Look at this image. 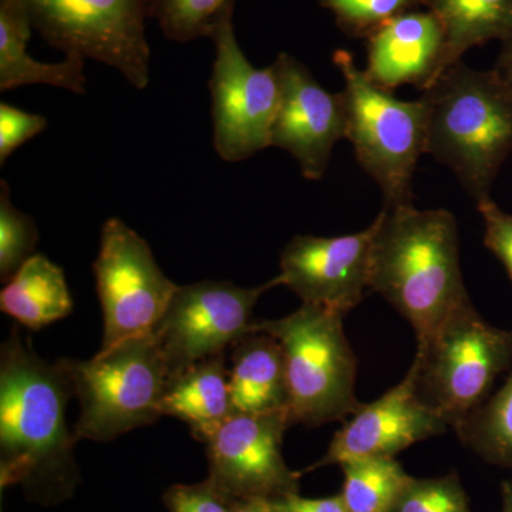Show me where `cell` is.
Here are the masks:
<instances>
[{
    "instance_id": "8",
    "label": "cell",
    "mask_w": 512,
    "mask_h": 512,
    "mask_svg": "<svg viewBox=\"0 0 512 512\" xmlns=\"http://www.w3.org/2000/svg\"><path fill=\"white\" fill-rule=\"evenodd\" d=\"M33 29L66 56L107 64L131 86L150 83L151 0H25Z\"/></svg>"
},
{
    "instance_id": "16",
    "label": "cell",
    "mask_w": 512,
    "mask_h": 512,
    "mask_svg": "<svg viewBox=\"0 0 512 512\" xmlns=\"http://www.w3.org/2000/svg\"><path fill=\"white\" fill-rule=\"evenodd\" d=\"M365 72L384 90L412 84L429 90L440 77L446 39L440 20L430 10H410L366 39Z\"/></svg>"
},
{
    "instance_id": "19",
    "label": "cell",
    "mask_w": 512,
    "mask_h": 512,
    "mask_svg": "<svg viewBox=\"0 0 512 512\" xmlns=\"http://www.w3.org/2000/svg\"><path fill=\"white\" fill-rule=\"evenodd\" d=\"M161 413L183 421L195 439L207 443L234 413L225 355L202 360L170 377Z\"/></svg>"
},
{
    "instance_id": "2",
    "label": "cell",
    "mask_w": 512,
    "mask_h": 512,
    "mask_svg": "<svg viewBox=\"0 0 512 512\" xmlns=\"http://www.w3.org/2000/svg\"><path fill=\"white\" fill-rule=\"evenodd\" d=\"M370 264V291L412 325L417 348L470 301L460 264L456 217L414 205L383 207Z\"/></svg>"
},
{
    "instance_id": "33",
    "label": "cell",
    "mask_w": 512,
    "mask_h": 512,
    "mask_svg": "<svg viewBox=\"0 0 512 512\" xmlns=\"http://www.w3.org/2000/svg\"><path fill=\"white\" fill-rule=\"evenodd\" d=\"M231 512H274L265 500L232 501Z\"/></svg>"
},
{
    "instance_id": "22",
    "label": "cell",
    "mask_w": 512,
    "mask_h": 512,
    "mask_svg": "<svg viewBox=\"0 0 512 512\" xmlns=\"http://www.w3.org/2000/svg\"><path fill=\"white\" fill-rule=\"evenodd\" d=\"M508 372L500 390L453 430L485 463L512 470V367Z\"/></svg>"
},
{
    "instance_id": "7",
    "label": "cell",
    "mask_w": 512,
    "mask_h": 512,
    "mask_svg": "<svg viewBox=\"0 0 512 512\" xmlns=\"http://www.w3.org/2000/svg\"><path fill=\"white\" fill-rule=\"evenodd\" d=\"M417 390L454 429L488 399L497 377L512 367V329L495 328L467 301L426 345L417 348Z\"/></svg>"
},
{
    "instance_id": "32",
    "label": "cell",
    "mask_w": 512,
    "mask_h": 512,
    "mask_svg": "<svg viewBox=\"0 0 512 512\" xmlns=\"http://www.w3.org/2000/svg\"><path fill=\"white\" fill-rule=\"evenodd\" d=\"M494 70L512 83V37L508 42L503 43V49H501Z\"/></svg>"
},
{
    "instance_id": "13",
    "label": "cell",
    "mask_w": 512,
    "mask_h": 512,
    "mask_svg": "<svg viewBox=\"0 0 512 512\" xmlns=\"http://www.w3.org/2000/svg\"><path fill=\"white\" fill-rule=\"evenodd\" d=\"M281 100L271 130V147L291 154L306 180L319 181L328 171L333 147L346 136L343 93L320 86L308 67L288 53L274 63Z\"/></svg>"
},
{
    "instance_id": "31",
    "label": "cell",
    "mask_w": 512,
    "mask_h": 512,
    "mask_svg": "<svg viewBox=\"0 0 512 512\" xmlns=\"http://www.w3.org/2000/svg\"><path fill=\"white\" fill-rule=\"evenodd\" d=\"M274 512H349L340 494L308 498L299 493L284 495L268 501Z\"/></svg>"
},
{
    "instance_id": "18",
    "label": "cell",
    "mask_w": 512,
    "mask_h": 512,
    "mask_svg": "<svg viewBox=\"0 0 512 512\" xmlns=\"http://www.w3.org/2000/svg\"><path fill=\"white\" fill-rule=\"evenodd\" d=\"M229 350V389L234 412H288L285 360L278 340L269 333L252 330Z\"/></svg>"
},
{
    "instance_id": "12",
    "label": "cell",
    "mask_w": 512,
    "mask_h": 512,
    "mask_svg": "<svg viewBox=\"0 0 512 512\" xmlns=\"http://www.w3.org/2000/svg\"><path fill=\"white\" fill-rule=\"evenodd\" d=\"M292 424L286 410L232 413L205 443L208 480L231 501H271L299 493L302 474L291 470L282 454Z\"/></svg>"
},
{
    "instance_id": "23",
    "label": "cell",
    "mask_w": 512,
    "mask_h": 512,
    "mask_svg": "<svg viewBox=\"0 0 512 512\" xmlns=\"http://www.w3.org/2000/svg\"><path fill=\"white\" fill-rule=\"evenodd\" d=\"M340 497L349 512H390L410 480L396 458H359L340 464Z\"/></svg>"
},
{
    "instance_id": "10",
    "label": "cell",
    "mask_w": 512,
    "mask_h": 512,
    "mask_svg": "<svg viewBox=\"0 0 512 512\" xmlns=\"http://www.w3.org/2000/svg\"><path fill=\"white\" fill-rule=\"evenodd\" d=\"M93 271L104 318L100 350L153 332L180 286L161 271L146 239L120 218L104 222Z\"/></svg>"
},
{
    "instance_id": "21",
    "label": "cell",
    "mask_w": 512,
    "mask_h": 512,
    "mask_svg": "<svg viewBox=\"0 0 512 512\" xmlns=\"http://www.w3.org/2000/svg\"><path fill=\"white\" fill-rule=\"evenodd\" d=\"M437 16L444 30L441 74L461 62L473 47L491 40L508 42L512 37V0H420Z\"/></svg>"
},
{
    "instance_id": "24",
    "label": "cell",
    "mask_w": 512,
    "mask_h": 512,
    "mask_svg": "<svg viewBox=\"0 0 512 512\" xmlns=\"http://www.w3.org/2000/svg\"><path fill=\"white\" fill-rule=\"evenodd\" d=\"M235 0H151V19H156L167 39L190 43L211 39L221 20L234 12Z\"/></svg>"
},
{
    "instance_id": "6",
    "label": "cell",
    "mask_w": 512,
    "mask_h": 512,
    "mask_svg": "<svg viewBox=\"0 0 512 512\" xmlns=\"http://www.w3.org/2000/svg\"><path fill=\"white\" fill-rule=\"evenodd\" d=\"M66 362L80 403L77 439L107 443L163 416L171 376L153 333L99 350L92 359Z\"/></svg>"
},
{
    "instance_id": "28",
    "label": "cell",
    "mask_w": 512,
    "mask_h": 512,
    "mask_svg": "<svg viewBox=\"0 0 512 512\" xmlns=\"http://www.w3.org/2000/svg\"><path fill=\"white\" fill-rule=\"evenodd\" d=\"M163 503L168 512H231L232 505L208 478L197 484L171 485Z\"/></svg>"
},
{
    "instance_id": "1",
    "label": "cell",
    "mask_w": 512,
    "mask_h": 512,
    "mask_svg": "<svg viewBox=\"0 0 512 512\" xmlns=\"http://www.w3.org/2000/svg\"><path fill=\"white\" fill-rule=\"evenodd\" d=\"M74 396L66 359H42L18 329L0 349V487L20 485L30 503L56 505L82 481L66 412Z\"/></svg>"
},
{
    "instance_id": "20",
    "label": "cell",
    "mask_w": 512,
    "mask_h": 512,
    "mask_svg": "<svg viewBox=\"0 0 512 512\" xmlns=\"http://www.w3.org/2000/svg\"><path fill=\"white\" fill-rule=\"evenodd\" d=\"M0 309L20 325L40 330L73 311L66 275L46 255L30 256L0 292Z\"/></svg>"
},
{
    "instance_id": "34",
    "label": "cell",
    "mask_w": 512,
    "mask_h": 512,
    "mask_svg": "<svg viewBox=\"0 0 512 512\" xmlns=\"http://www.w3.org/2000/svg\"><path fill=\"white\" fill-rule=\"evenodd\" d=\"M501 512H512V480L501 485Z\"/></svg>"
},
{
    "instance_id": "27",
    "label": "cell",
    "mask_w": 512,
    "mask_h": 512,
    "mask_svg": "<svg viewBox=\"0 0 512 512\" xmlns=\"http://www.w3.org/2000/svg\"><path fill=\"white\" fill-rule=\"evenodd\" d=\"M346 35L369 37L384 23L403 13L421 8L420 0H319Z\"/></svg>"
},
{
    "instance_id": "4",
    "label": "cell",
    "mask_w": 512,
    "mask_h": 512,
    "mask_svg": "<svg viewBox=\"0 0 512 512\" xmlns=\"http://www.w3.org/2000/svg\"><path fill=\"white\" fill-rule=\"evenodd\" d=\"M342 313L302 303L285 318L256 320L252 330L269 333L284 353L288 412L293 424L319 427L345 420L359 409L357 362Z\"/></svg>"
},
{
    "instance_id": "15",
    "label": "cell",
    "mask_w": 512,
    "mask_h": 512,
    "mask_svg": "<svg viewBox=\"0 0 512 512\" xmlns=\"http://www.w3.org/2000/svg\"><path fill=\"white\" fill-rule=\"evenodd\" d=\"M448 429L446 421L421 399L417 369L412 365L402 382L389 392L375 402L360 404L336 431L323 457L305 473L359 458H396L406 448L441 436Z\"/></svg>"
},
{
    "instance_id": "17",
    "label": "cell",
    "mask_w": 512,
    "mask_h": 512,
    "mask_svg": "<svg viewBox=\"0 0 512 512\" xmlns=\"http://www.w3.org/2000/svg\"><path fill=\"white\" fill-rule=\"evenodd\" d=\"M32 19L25 0H0V92L28 84H46L69 92H87L84 59L66 56L45 63L28 53Z\"/></svg>"
},
{
    "instance_id": "5",
    "label": "cell",
    "mask_w": 512,
    "mask_h": 512,
    "mask_svg": "<svg viewBox=\"0 0 512 512\" xmlns=\"http://www.w3.org/2000/svg\"><path fill=\"white\" fill-rule=\"evenodd\" d=\"M345 89L346 136L357 163L379 185L383 207L413 205V177L426 154L423 101L400 100L376 86L348 50L333 52Z\"/></svg>"
},
{
    "instance_id": "3",
    "label": "cell",
    "mask_w": 512,
    "mask_h": 512,
    "mask_svg": "<svg viewBox=\"0 0 512 512\" xmlns=\"http://www.w3.org/2000/svg\"><path fill=\"white\" fill-rule=\"evenodd\" d=\"M426 110V154L450 168L480 202L512 151V83L494 69L461 60L420 97Z\"/></svg>"
},
{
    "instance_id": "25",
    "label": "cell",
    "mask_w": 512,
    "mask_h": 512,
    "mask_svg": "<svg viewBox=\"0 0 512 512\" xmlns=\"http://www.w3.org/2000/svg\"><path fill=\"white\" fill-rule=\"evenodd\" d=\"M39 229L35 220L13 207L9 185L0 183V279L9 282L23 264L36 254Z\"/></svg>"
},
{
    "instance_id": "11",
    "label": "cell",
    "mask_w": 512,
    "mask_h": 512,
    "mask_svg": "<svg viewBox=\"0 0 512 512\" xmlns=\"http://www.w3.org/2000/svg\"><path fill=\"white\" fill-rule=\"evenodd\" d=\"M282 285L281 276L242 288L232 282L202 281L178 286L163 318L153 330L170 376L225 355L237 340L252 332L256 303L265 292Z\"/></svg>"
},
{
    "instance_id": "30",
    "label": "cell",
    "mask_w": 512,
    "mask_h": 512,
    "mask_svg": "<svg viewBox=\"0 0 512 512\" xmlns=\"http://www.w3.org/2000/svg\"><path fill=\"white\" fill-rule=\"evenodd\" d=\"M484 222V245L504 265L512 282V215L507 214L490 198L477 202Z\"/></svg>"
},
{
    "instance_id": "26",
    "label": "cell",
    "mask_w": 512,
    "mask_h": 512,
    "mask_svg": "<svg viewBox=\"0 0 512 512\" xmlns=\"http://www.w3.org/2000/svg\"><path fill=\"white\" fill-rule=\"evenodd\" d=\"M390 512H473L456 471L440 477H410Z\"/></svg>"
},
{
    "instance_id": "29",
    "label": "cell",
    "mask_w": 512,
    "mask_h": 512,
    "mask_svg": "<svg viewBox=\"0 0 512 512\" xmlns=\"http://www.w3.org/2000/svg\"><path fill=\"white\" fill-rule=\"evenodd\" d=\"M46 127V117L28 113L8 103L0 104V164H5L22 144L39 136Z\"/></svg>"
},
{
    "instance_id": "14",
    "label": "cell",
    "mask_w": 512,
    "mask_h": 512,
    "mask_svg": "<svg viewBox=\"0 0 512 512\" xmlns=\"http://www.w3.org/2000/svg\"><path fill=\"white\" fill-rule=\"evenodd\" d=\"M377 221L363 231L339 237L298 235L286 244L279 261L282 285L306 305L348 315L370 284Z\"/></svg>"
},
{
    "instance_id": "9",
    "label": "cell",
    "mask_w": 512,
    "mask_h": 512,
    "mask_svg": "<svg viewBox=\"0 0 512 512\" xmlns=\"http://www.w3.org/2000/svg\"><path fill=\"white\" fill-rule=\"evenodd\" d=\"M215 60L210 77L212 141L218 156L239 163L271 147L281 86L274 64L258 69L239 46L234 12L211 37Z\"/></svg>"
}]
</instances>
